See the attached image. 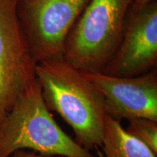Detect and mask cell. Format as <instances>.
<instances>
[{"mask_svg":"<svg viewBox=\"0 0 157 157\" xmlns=\"http://www.w3.org/2000/svg\"><path fill=\"white\" fill-rule=\"evenodd\" d=\"M36 76L46 105L71 127L76 142L88 151L101 147L106 113L97 86L63 57L37 63Z\"/></svg>","mask_w":157,"mask_h":157,"instance_id":"6da1fadb","label":"cell"},{"mask_svg":"<svg viewBox=\"0 0 157 157\" xmlns=\"http://www.w3.org/2000/svg\"><path fill=\"white\" fill-rule=\"evenodd\" d=\"M23 149L45 155L97 157L60 128L44 103L37 78L0 124V157H10Z\"/></svg>","mask_w":157,"mask_h":157,"instance_id":"7a4b0ae2","label":"cell"},{"mask_svg":"<svg viewBox=\"0 0 157 157\" xmlns=\"http://www.w3.org/2000/svg\"><path fill=\"white\" fill-rule=\"evenodd\" d=\"M132 0H90L66 39L63 57L84 74L102 73L122 38Z\"/></svg>","mask_w":157,"mask_h":157,"instance_id":"3957f363","label":"cell"},{"mask_svg":"<svg viewBox=\"0 0 157 157\" xmlns=\"http://www.w3.org/2000/svg\"><path fill=\"white\" fill-rule=\"evenodd\" d=\"M90 0H17L16 13L36 63L62 58L65 42Z\"/></svg>","mask_w":157,"mask_h":157,"instance_id":"277c9868","label":"cell"},{"mask_svg":"<svg viewBox=\"0 0 157 157\" xmlns=\"http://www.w3.org/2000/svg\"><path fill=\"white\" fill-rule=\"evenodd\" d=\"M17 0H0V124L36 79L37 63L16 13Z\"/></svg>","mask_w":157,"mask_h":157,"instance_id":"5b68a950","label":"cell"},{"mask_svg":"<svg viewBox=\"0 0 157 157\" xmlns=\"http://www.w3.org/2000/svg\"><path fill=\"white\" fill-rule=\"evenodd\" d=\"M157 65V0L129 10L122 38L102 73L117 77L140 76Z\"/></svg>","mask_w":157,"mask_h":157,"instance_id":"8992f818","label":"cell"},{"mask_svg":"<svg viewBox=\"0 0 157 157\" xmlns=\"http://www.w3.org/2000/svg\"><path fill=\"white\" fill-rule=\"evenodd\" d=\"M84 75L103 93L106 114L116 119L143 118L157 121L156 68L132 77L103 73Z\"/></svg>","mask_w":157,"mask_h":157,"instance_id":"52a82bcc","label":"cell"},{"mask_svg":"<svg viewBox=\"0 0 157 157\" xmlns=\"http://www.w3.org/2000/svg\"><path fill=\"white\" fill-rule=\"evenodd\" d=\"M101 148H95L97 157H157L144 143L131 135L118 119L106 114Z\"/></svg>","mask_w":157,"mask_h":157,"instance_id":"ba28073f","label":"cell"},{"mask_svg":"<svg viewBox=\"0 0 157 157\" xmlns=\"http://www.w3.org/2000/svg\"><path fill=\"white\" fill-rule=\"evenodd\" d=\"M126 131L157 155V121L136 118L129 119Z\"/></svg>","mask_w":157,"mask_h":157,"instance_id":"9c48e42d","label":"cell"},{"mask_svg":"<svg viewBox=\"0 0 157 157\" xmlns=\"http://www.w3.org/2000/svg\"><path fill=\"white\" fill-rule=\"evenodd\" d=\"M10 157H67L64 156H59V155H45L36 153L35 151H28L25 149L18 150L13 153Z\"/></svg>","mask_w":157,"mask_h":157,"instance_id":"30bf717a","label":"cell"},{"mask_svg":"<svg viewBox=\"0 0 157 157\" xmlns=\"http://www.w3.org/2000/svg\"><path fill=\"white\" fill-rule=\"evenodd\" d=\"M154 0H132V6H131V10H137L143 7V6L148 5L151 2Z\"/></svg>","mask_w":157,"mask_h":157,"instance_id":"8fae6325","label":"cell"}]
</instances>
